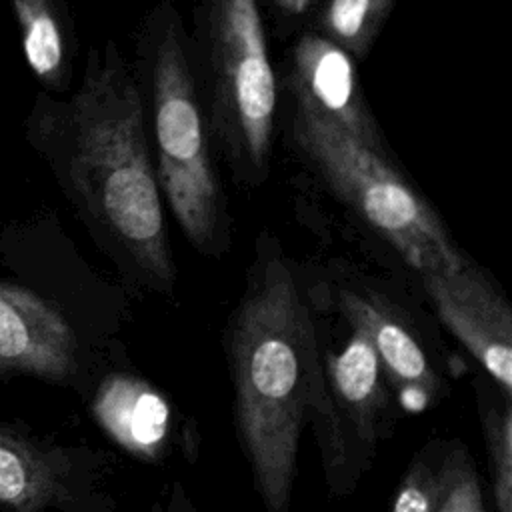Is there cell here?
Masks as SVG:
<instances>
[{
    "mask_svg": "<svg viewBox=\"0 0 512 512\" xmlns=\"http://www.w3.org/2000/svg\"><path fill=\"white\" fill-rule=\"evenodd\" d=\"M26 126L82 212L148 284L170 292L174 266L144 92L116 42L90 48L70 100L38 96Z\"/></svg>",
    "mask_w": 512,
    "mask_h": 512,
    "instance_id": "obj_1",
    "label": "cell"
},
{
    "mask_svg": "<svg viewBox=\"0 0 512 512\" xmlns=\"http://www.w3.org/2000/svg\"><path fill=\"white\" fill-rule=\"evenodd\" d=\"M316 346V316L290 260L260 248L226 350L238 438L266 512H290Z\"/></svg>",
    "mask_w": 512,
    "mask_h": 512,
    "instance_id": "obj_2",
    "label": "cell"
},
{
    "mask_svg": "<svg viewBox=\"0 0 512 512\" xmlns=\"http://www.w3.org/2000/svg\"><path fill=\"white\" fill-rule=\"evenodd\" d=\"M140 84L152 118L160 192L190 244L208 256L228 248V210L180 12L162 0L148 14L140 46Z\"/></svg>",
    "mask_w": 512,
    "mask_h": 512,
    "instance_id": "obj_3",
    "label": "cell"
},
{
    "mask_svg": "<svg viewBox=\"0 0 512 512\" xmlns=\"http://www.w3.org/2000/svg\"><path fill=\"white\" fill-rule=\"evenodd\" d=\"M192 64L212 144L250 186L270 170L276 78L258 0H200Z\"/></svg>",
    "mask_w": 512,
    "mask_h": 512,
    "instance_id": "obj_4",
    "label": "cell"
},
{
    "mask_svg": "<svg viewBox=\"0 0 512 512\" xmlns=\"http://www.w3.org/2000/svg\"><path fill=\"white\" fill-rule=\"evenodd\" d=\"M292 142L322 178L372 232L420 274L462 268L468 258L454 242L434 206L394 162L374 152L338 126L296 102Z\"/></svg>",
    "mask_w": 512,
    "mask_h": 512,
    "instance_id": "obj_5",
    "label": "cell"
},
{
    "mask_svg": "<svg viewBox=\"0 0 512 512\" xmlns=\"http://www.w3.org/2000/svg\"><path fill=\"white\" fill-rule=\"evenodd\" d=\"M348 328L344 344L334 348L324 342L316 324L318 346L308 408L324 476L336 496L352 492L368 472L398 408L368 336L352 324Z\"/></svg>",
    "mask_w": 512,
    "mask_h": 512,
    "instance_id": "obj_6",
    "label": "cell"
},
{
    "mask_svg": "<svg viewBox=\"0 0 512 512\" xmlns=\"http://www.w3.org/2000/svg\"><path fill=\"white\" fill-rule=\"evenodd\" d=\"M420 280L442 324L512 396V310L506 298L470 262L456 270L424 272Z\"/></svg>",
    "mask_w": 512,
    "mask_h": 512,
    "instance_id": "obj_7",
    "label": "cell"
},
{
    "mask_svg": "<svg viewBox=\"0 0 512 512\" xmlns=\"http://www.w3.org/2000/svg\"><path fill=\"white\" fill-rule=\"evenodd\" d=\"M344 320L360 328L376 350L398 408L420 412L446 392L434 356L412 320L386 296L370 288L344 286L334 296Z\"/></svg>",
    "mask_w": 512,
    "mask_h": 512,
    "instance_id": "obj_8",
    "label": "cell"
},
{
    "mask_svg": "<svg viewBox=\"0 0 512 512\" xmlns=\"http://www.w3.org/2000/svg\"><path fill=\"white\" fill-rule=\"evenodd\" d=\"M290 90L296 102H302L362 146L390 154L358 82L354 58L324 34H304L294 44Z\"/></svg>",
    "mask_w": 512,
    "mask_h": 512,
    "instance_id": "obj_9",
    "label": "cell"
},
{
    "mask_svg": "<svg viewBox=\"0 0 512 512\" xmlns=\"http://www.w3.org/2000/svg\"><path fill=\"white\" fill-rule=\"evenodd\" d=\"M0 370L64 380L76 370V336L42 296L0 282Z\"/></svg>",
    "mask_w": 512,
    "mask_h": 512,
    "instance_id": "obj_10",
    "label": "cell"
},
{
    "mask_svg": "<svg viewBox=\"0 0 512 512\" xmlns=\"http://www.w3.org/2000/svg\"><path fill=\"white\" fill-rule=\"evenodd\" d=\"M92 414L118 446L140 460H162L174 440L172 406L152 384L132 374L102 380Z\"/></svg>",
    "mask_w": 512,
    "mask_h": 512,
    "instance_id": "obj_11",
    "label": "cell"
},
{
    "mask_svg": "<svg viewBox=\"0 0 512 512\" xmlns=\"http://www.w3.org/2000/svg\"><path fill=\"white\" fill-rule=\"evenodd\" d=\"M78 472L66 450L42 448L0 424V506L48 512L76 500Z\"/></svg>",
    "mask_w": 512,
    "mask_h": 512,
    "instance_id": "obj_12",
    "label": "cell"
},
{
    "mask_svg": "<svg viewBox=\"0 0 512 512\" xmlns=\"http://www.w3.org/2000/svg\"><path fill=\"white\" fill-rule=\"evenodd\" d=\"M24 56L52 92L68 88L72 62L70 20L62 0H14Z\"/></svg>",
    "mask_w": 512,
    "mask_h": 512,
    "instance_id": "obj_13",
    "label": "cell"
},
{
    "mask_svg": "<svg viewBox=\"0 0 512 512\" xmlns=\"http://www.w3.org/2000/svg\"><path fill=\"white\" fill-rule=\"evenodd\" d=\"M474 390L494 508L496 512H512V396L484 376L474 378Z\"/></svg>",
    "mask_w": 512,
    "mask_h": 512,
    "instance_id": "obj_14",
    "label": "cell"
},
{
    "mask_svg": "<svg viewBox=\"0 0 512 512\" xmlns=\"http://www.w3.org/2000/svg\"><path fill=\"white\" fill-rule=\"evenodd\" d=\"M396 0H328L320 26L326 38L346 50L354 60H364L390 16Z\"/></svg>",
    "mask_w": 512,
    "mask_h": 512,
    "instance_id": "obj_15",
    "label": "cell"
},
{
    "mask_svg": "<svg viewBox=\"0 0 512 512\" xmlns=\"http://www.w3.org/2000/svg\"><path fill=\"white\" fill-rule=\"evenodd\" d=\"M446 444V440L434 438L412 458L398 484L390 512H436Z\"/></svg>",
    "mask_w": 512,
    "mask_h": 512,
    "instance_id": "obj_16",
    "label": "cell"
},
{
    "mask_svg": "<svg viewBox=\"0 0 512 512\" xmlns=\"http://www.w3.org/2000/svg\"><path fill=\"white\" fill-rule=\"evenodd\" d=\"M436 512H486L480 476L468 448L458 440L446 444Z\"/></svg>",
    "mask_w": 512,
    "mask_h": 512,
    "instance_id": "obj_17",
    "label": "cell"
},
{
    "mask_svg": "<svg viewBox=\"0 0 512 512\" xmlns=\"http://www.w3.org/2000/svg\"><path fill=\"white\" fill-rule=\"evenodd\" d=\"M274 2L280 6L282 12H286L290 16H300L312 6L314 0H274Z\"/></svg>",
    "mask_w": 512,
    "mask_h": 512,
    "instance_id": "obj_18",
    "label": "cell"
}]
</instances>
